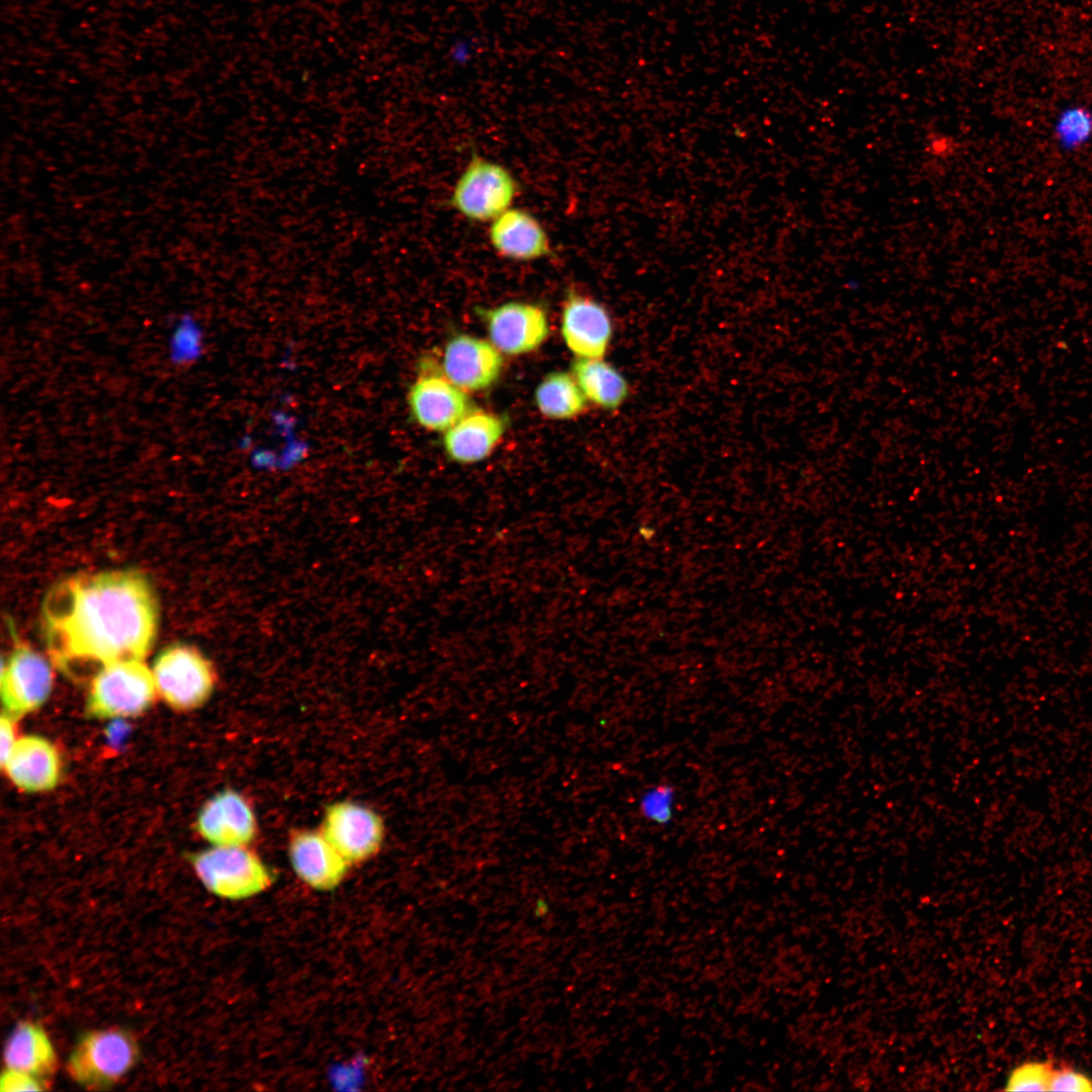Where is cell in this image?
I'll list each match as a JSON object with an SVG mask.
<instances>
[{
	"label": "cell",
	"mask_w": 1092,
	"mask_h": 1092,
	"mask_svg": "<svg viewBox=\"0 0 1092 1092\" xmlns=\"http://www.w3.org/2000/svg\"><path fill=\"white\" fill-rule=\"evenodd\" d=\"M48 652L73 674L81 666L144 659L159 628V604L149 578L135 569L68 576L48 592L41 607Z\"/></svg>",
	"instance_id": "obj_1"
},
{
	"label": "cell",
	"mask_w": 1092,
	"mask_h": 1092,
	"mask_svg": "<svg viewBox=\"0 0 1092 1092\" xmlns=\"http://www.w3.org/2000/svg\"><path fill=\"white\" fill-rule=\"evenodd\" d=\"M157 694L153 672L144 659L114 661L93 675L85 712L97 719L138 716L152 705Z\"/></svg>",
	"instance_id": "obj_2"
},
{
	"label": "cell",
	"mask_w": 1092,
	"mask_h": 1092,
	"mask_svg": "<svg viewBox=\"0 0 1092 1092\" xmlns=\"http://www.w3.org/2000/svg\"><path fill=\"white\" fill-rule=\"evenodd\" d=\"M190 861L203 886L224 899L254 897L276 880L273 869L248 846H212L194 853Z\"/></svg>",
	"instance_id": "obj_3"
},
{
	"label": "cell",
	"mask_w": 1092,
	"mask_h": 1092,
	"mask_svg": "<svg viewBox=\"0 0 1092 1092\" xmlns=\"http://www.w3.org/2000/svg\"><path fill=\"white\" fill-rule=\"evenodd\" d=\"M136 1039L127 1030L107 1028L83 1033L68 1059L69 1076L87 1088L118 1082L139 1060Z\"/></svg>",
	"instance_id": "obj_4"
},
{
	"label": "cell",
	"mask_w": 1092,
	"mask_h": 1092,
	"mask_svg": "<svg viewBox=\"0 0 1092 1092\" xmlns=\"http://www.w3.org/2000/svg\"><path fill=\"white\" fill-rule=\"evenodd\" d=\"M152 672L158 695L178 711H191L206 703L217 678L210 660L184 643H174L161 650Z\"/></svg>",
	"instance_id": "obj_5"
},
{
	"label": "cell",
	"mask_w": 1092,
	"mask_h": 1092,
	"mask_svg": "<svg viewBox=\"0 0 1092 1092\" xmlns=\"http://www.w3.org/2000/svg\"><path fill=\"white\" fill-rule=\"evenodd\" d=\"M519 191L508 168L473 154L454 184L449 204L470 221L490 222L512 207Z\"/></svg>",
	"instance_id": "obj_6"
},
{
	"label": "cell",
	"mask_w": 1092,
	"mask_h": 1092,
	"mask_svg": "<svg viewBox=\"0 0 1092 1092\" xmlns=\"http://www.w3.org/2000/svg\"><path fill=\"white\" fill-rule=\"evenodd\" d=\"M320 832L350 863L366 861L377 854L384 840L382 818L371 808L352 801L326 807Z\"/></svg>",
	"instance_id": "obj_7"
},
{
	"label": "cell",
	"mask_w": 1092,
	"mask_h": 1092,
	"mask_svg": "<svg viewBox=\"0 0 1092 1092\" xmlns=\"http://www.w3.org/2000/svg\"><path fill=\"white\" fill-rule=\"evenodd\" d=\"M52 687L53 672L47 659L17 641L6 661H2L3 713L16 720L37 710L48 700Z\"/></svg>",
	"instance_id": "obj_8"
},
{
	"label": "cell",
	"mask_w": 1092,
	"mask_h": 1092,
	"mask_svg": "<svg viewBox=\"0 0 1092 1092\" xmlns=\"http://www.w3.org/2000/svg\"><path fill=\"white\" fill-rule=\"evenodd\" d=\"M477 312L486 324L490 342L508 355L536 350L550 332L545 310L535 303L508 301L490 308H477Z\"/></svg>",
	"instance_id": "obj_9"
},
{
	"label": "cell",
	"mask_w": 1092,
	"mask_h": 1092,
	"mask_svg": "<svg viewBox=\"0 0 1092 1092\" xmlns=\"http://www.w3.org/2000/svg\"><path fill=\"white\" fill-rule=\"evenodd\" d=\"M196 829L213 846H248L258 833L255 812L239 792L226 789L200 809Z\"/></svg>",
	"instance_id": "obj_10"
},
{
	"label": "cell",
	"mask_w": 1092,
	"mask_h": 1092,
	"mask_svg": "<svg viewBox=\"0 0 1092 1092\" xmlns=\"http://www.w3.org/2000/svg\"><path fill=\"white\" fill-rule=\"evenodd\" d=\"M561 334L578 358H602L612 339V321L602 304L571 289L562 306Z\"/></svg>",
	"instance_id": "obj_11"
},
{
	"label": "cell",
	"mask_w": 1092,
	"mask_h": 1092,
	"mask_svg": "<svg viewBox=\"0 0 1092 1092\" xmlns=\"http://www.w3.org/2000/svg\"><path fill=\"white\" fill-rule=\"evenodd\" d=\"M504 365L500 351L491 342L459 335L446 345L443 374L464 391H479L491 386Z\"/></svg>",
	"instance_id": "obj_12"
},
{
	"label": "cell",
	"mask_w": 1092,
	"mask_h": 1092,
	"mask_svg": "<svg viewBox=\"0 0 1092 1092\" xmlns=\"http://www.w3.org/2000/svg\"><path fill=\"white\" fill-rule=\"evenodd\" d=\"M288 856L296 876L317 891L337 888L345 879L350 866L320 830H291L288 837Z\"/></svg>",
	"instance_id": "obj_13"
},
{
	"label": "cell",
	"mask_w": 1092,
	"mask_h": 1092,
	"mask_svg": "<svg viewBox=\"0 0 1092 1092\" xmlns=\"http://www.w3.org/2000/svg\"><path fill=\"white\" fill-rule=\"evenodd\" d=\"M407 399L415 421L431 431L446 432L469 411L466 391L440 373H421Z\"/></svg>",
	"instance_id": "obj_14"
},
{
	"label": "cell",
	"mask_w": 1092,
	"mask_h": 1092,
	"mask_svg": "<svg viewBox=\"0 0 1092 1092\" xmlns=\"http://www.w3.org/2000/svg\"><path fill=\"white\" fill-rule=\"evenodd\" d=\"M488 241L499 257L515 262L535 261L552 254L546 230L523 208L510 207L490 221Z\"/></svg>",
	"instance_id": "obj_15"
},
{
	"label": "cell",
	"mask_w": 1092,
	"mask_h": 1092,
	"mask_svg": "<svg viewBox=\"0 0 1092 1092\" xmlns=\"http://www.w3.org/2000/svg\"><path fill=\"white\" fill-rule=\"evenodd\" d=\"M2 769L18 789L38 793L58 785L62 762L51 741L42 736L26 735L16 740Z\"/></svg>",
	"instance_id": "obj_16"
},
{
	"label": "cell",
	"mask_w": 1092,
	"mask_h": 1092,
	"mask_svg": "<svg viewBox=\"0 0 1092 1092\" xmlns=\"http://www.w3.org/2000/svg\"><path fill=\"white\" fill-rule=\"evenodd\" d=\"M506 424L499 416L482 410H469L444 435L449 458L461 464L485 459L502 439Z\"/></svg>",
	"instance_id": "obj_17"
},
{
	"label": "cell",
	"mask_w": 1092,
	"mask_h": 1092,
	"mask_svg": "<svg viewBox=\"0 0 1092 1092\" xmlns=\"http://www.w3.org/2000/svg\"><path fill=\"white\" fill-rule=\"evenodd\" d=\"M6 1068L31 1075L41 1081L53 1076L57 1057L43 1028L33 1022L18 1023L10 1033L3 1053Z\"/></svg>",
	"instance_id": "obj_18"
},
{
	"label": "cell",
	"mask_w": 1092,
	"mask_h": 1092,
	"mask_svg": "<svg viewBox=\"0 0 1092 1092\" xmlns=\"http://www.w3.org/2000/svg\"><path fill=\"white\" fill-rule=\"evenodd\" d=\"M572 375L586 399L606 410L617 408L628 396L626 379L602 358H577Z\"/></svg>",
	"instance_id": "obj_19"
},
{
	"label": "cell",
	"mask_w": 1092,
	"mask_h": 1092,
	"mask_svg": "<svg viewBox=\"0 0 1092 1092\" xmlns=\"http://www.w3.org/2000/svg\"><path fill=\"white\" fill-rule=\"evenodd\" d=\"M534 396L540 413L553 420L574 418L586 406V397L574 376L566 372L549 373L537 386Z\"/></svg>",
	"instance_id": "obj_20"
},
{
	"label": "cell",
	"mask_w": 1092,
	"mask_h": 1092,
	"mask_svg": "<svg viewBox=\"0 0 1092 1092\" xmlns=\"http://www.w3.org/2000/svg\"><path fill=\"white\" fill-rule=\"evenodd\" d=\"M203 330L193 313L184 311L176 316L167 338L169 363L179 369L188 368L203 354Z\"/></svg>",
	"instance_id": "obj_21"
},
{
	"label": "cell",
	"mask_w": 1092,
	"mask_h": 1092,
	"mask_svg": "<svg viewBox=\"0 0 1092 1092\" xmlns=\"http://www.w3.org/2000/svg\"><path fill=\"white\" fill-rule=\"evenodd\" d=\"M1053 135L1064 153H1074L1092 140V110L1084 105H1070L1056 117Z\"/></svg>",
	"instance_id": "obj_22"
},
{
	"label": "cell",
	"mask_w": 1092,
	"mask_h": 1092,
	"mask_svg": "<svg viewBox=\"0 0 1092 1092\" xmlns=\"http://www.w3.org/2000/svg\"><path fill=\"white\" fill-rule=\"evenodd\" d=\"M675 792L671 785L656 784L646 789L639 798V813L657 825L669 824L674 812Z\"/></svg>",
	"instance_id": "obj_23"
},
{
	"label": "cell",
	"mask_w": 1092,
	"mask_h": 1092,
	"mask_svg": "<svg viewBox=\"0 0 1092 1092\" xmlns=\"http://www.w3.org/2000/svg\"><path fill=\"white\" fill-rule=\"evenodd\" d=\"M1054 1069L1048 1063L1029 1062L1015 1068L1006 1082V1091H1050Z\"/></svg>",
	"instance_id": "obj_24"
},
{
	"label": "cell",
	"mask_w": 1092,
	"mask_h": 1092,
	"mask_svg": "<svg viewBox=\"0 0 1092 1092\" xmlns=\"http://www.w3.org/2000/svg\"><path fill=\"white\" fill-rule=\"evenodd\" d=\"M1050 1091H1092V1080L1087 1076L1071 1069L1054 1070Z\"/></svg>",
	"instance_id": "obj_25"
},
{
	"label": "cell",
	"mask_w": 1092,
	"mask_h": 1092,
	"mask_svg": "<svg viewBox=\"0 0 1092 1092\" xmlns=\"http://www.w3.org/2000/svg\"><path fill=\"white\" fill-rule=\"evenodd\" d=\"M43 1089V1081L26 1073L7 1068L1 1075V1092L39 1091Z\"/></svg>",
	"instance_id": "obj_26"
},
{
	"label": "cell",
	"mask_w": 1092,
	"mask_h": 1092,
	"mask_svg": "<svg viewBox=\"0 0 1092 1092\" xmlns=\"http://www.w3.org/2000/svg\"><path fill=\"white\" fill-rule=\"evenodd\" d=\"M14 722H15V720L13 718H11L10 716L2 713L1 720H0V734H1V739H0V744H1L0 762H1V767L4 765L5 761L7 760L8 756H9L11 750L13 749V747H14V745L16 743V740H17L15 738Z\"/></svg>",
	"instance_id": "obj_27"
},
{
	"label": "cell",
	"mask_w": 1092,
	"mask_h": 1092,
	"mask_svg": "<svg viewBox=\"0 0 1092 1092\" xmlns=\"http://www.w3.org/2000/svg\"><path fill=\"white\" fill-rule=\"evenodd\" d=\"M928 148L932 156L947 158L953 153L956 145L951 138L939 133L928 139Z\"/></svg>",
	"instance_id": "obj_28"
},
{
	"label": "cell",
	"mask_w": 1092,
	"mask_h": 1092,
	"mask_svg": "<svg viewBox=\"0 0 1092 1092\" xmlns=\"http://www.w3.org/2000/svg\"><path fill=\"white\" fill-rule=\"evenodd\" d=\"M476 46L474 41L469 38H463L455 42L450 50V57L453 62L464 64L470 61L475 52Z\"/></svg>",
	"instance_id": "obj_29"
}]
</instances>
